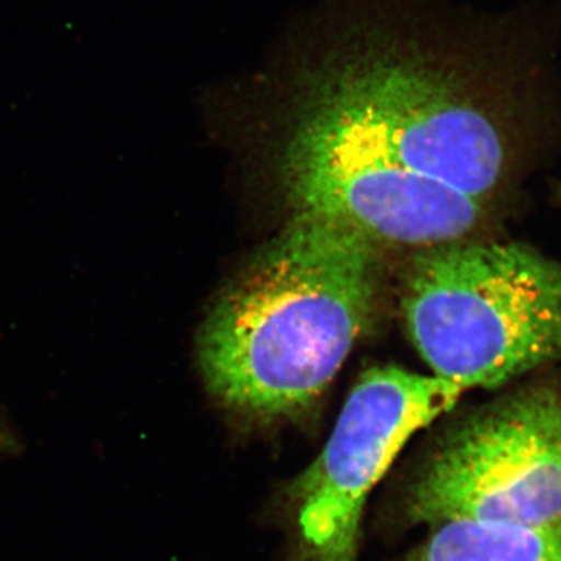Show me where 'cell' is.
<instances>
[{"instance_id":"6da1fadb","label":"cell","mask_w":561,"mask_h":561,"mask_svg":"<svg viewBox=\"0 0 561 561\" xmlns=\"http://www.w3.org/2000/svg\"><path fill=\"white\" fill-rule=\"evenodd\" d=\"M378 267L364 232L291 216L203 324L198 362L214 398L256 420L308 411L370 324Z\"/></svg>"},{"instance_id":"7a4b0ae2","label":"cell","mask_w":561,"mask_h":561,"mask_svg":"<svg viewBox=\"0 0 561 561\" xmlns=\"http://www.w3.org/2000/svg\"><path fill=\"white\" fill-rule=\"evenodd\" d=\"M402 313L432 375L463 393L494 389L561 362V262L523 242L427 247Z\"/></svg>"},{"instance_id":"3957f363","label":"cell","mask_w":561,"mask_h":561,"mask_svg":"<svg viewBox=\"0 0 561 561\" xmlns=\"http://www.w3.org/2000/svg\"><path fill=\"white\" fill-rule=\"evenodd\" d=\"M413 523L537 526L561 518V379H534L465 416L416 472Z\"/></svg>"},{"instance_id":"277c9868","label":"cell","mask_w":561,"mask_h":561,"mask_svg":"<svg viewBox=\"0 0 561 561\" xmlns=\"http://www.w3.org/2000/svg\"><path fill=\"white\" fill-rule=\"evenodd\" d=\"M461 394L445 379L404 368L362 373L323 451L294 485L300 561H357L371 490L412 435Z\"/></svg>"},{"instance_id":"5b68a950","label":"cell","mask_w":561,"mask_h":561,"mask_svg":"<svg viewBox=\"0 0 561 561\" xmlns=\"http://www.w3.org/2000/svg\"><path fill=\"white\" fill-rule=\"evenodd\" d=\"M279 162L294 216L343 221L376 243L470 241L493 216L445 184L353 151L284 142Z\"/></svg>"},{"instance_id":"8992f818","label":"cell","mask_w":561,"mask_h":561,"mask_svg":"<svg viewBox=\"0 0 561 561\" xmlns=\"http://www.w3.org/2000/svg\"><path fill=\"white\" fill-rule=\"evenodd\" d=\"M405 561H561V518L537 526L442 523Z\"/></svg>"},{"instance_id":"52a82bcc","label":"cell","mask_w":561,"mask_h":561,"mask_svg":"<svg viewBox=\"0 0 561 561\" xmlns=\"http://www.w3.org/2000/svg\"><path fill=\"white\" fill-rule=\"evenodd\" d=\"M553 201H556L557 205L561 208V181L553 187Z\"/></svg>"},{"instance_id":"ba28073f","label":"cell","mask_w":561,"mask_h":561,"mask_svg":"<svg viewBox=\"0 0 561 561\" xmlns=\"http://www.w3.org/2000/svg\"><path fill=\"white\" fill-rule=\"evenodd\" d=\"M3 440H5V437H3L2 434H0V445H2Z\"/></svg>"}]
</instances>
